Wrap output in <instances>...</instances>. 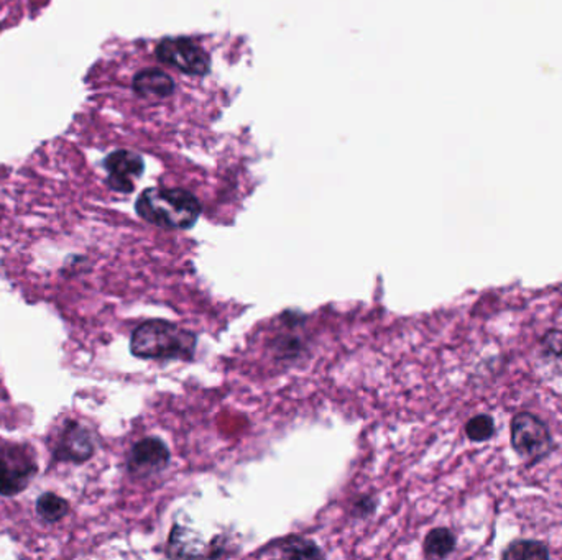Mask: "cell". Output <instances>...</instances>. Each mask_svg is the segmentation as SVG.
<instances>
[{"label": "cell", "mask_w": 562, "mask_h": 560, "mask_svg": "<svg viewBox=\"0 0 562 560\" xmlns=\"http://www.w3.org/2000/svg\"><path fill=\"white\" fill-rule=\"evenodd\" d=\"M547 557H549L547 547L537 541H517L510 544L508 549L503 552V559L535 560Z\"/></svg>", "instance_id": "13"}, {"label": "cell", "mask_w": 562, "mask_h": 560, "mask_svg": "<svg viewBox=\"0 0 562 560\" xmlns=\"http://www.w3.org/2000/svg\"><path fill=\"white\" fill-rule=\"evenodd\" d=\"M36 511H38L40 516L44 517V521L56 523L68 515L70 505H68V501L63 500L54 493H44L36 501Z\"/></svg>", "instance_id": "12"}, {"label": "cell", "mask_w": 562, "mask_h": 560, "mask_svg": "<svg viewBox=\"0 0 562 560\" xmlns=\"http://www.w3.org/2000/svg\"><path fill=\"white\" fill-rule=\"evenodd\" d=\"M94 452V442L87 429L78 423H70L63 431L60 444L56 447V457L70 462H86Z\"/></svg>", "instance_id": "8"}, {"label": "cell", "mask_w": 562, "mask_h": 560, "mask_svg": "<svg viewBox=\"0 0 562 560\" xmlns=\"http://www.w3.org/2000/svg\"><path fill=\"white\" fill-rule=\"evenodd\" d=\"M105 170L109 172V186L119 192H132L133 182L143 172V160L132 152H115L107 156Z\"/></svg>", "instance_id": "7"}, {"label": "cell", "mask_w": 562, "mask_h": 560, "mask_svg": "<svg viewBox=\"0 0 562 560\" xmlns=\"http://www.w3.org/2000/svg\"><path fill=\"white\" fill-rule=\"evenodd\" d=\"M35 474V457L25 446H0V495L14 496L24 492Z\"/></svg>", "instance_id": "3"}, {"label": "cell", "mask_w": 562, "mask_h": 560, "mask_svg": "<svg viewBox=\"0 0 562 560\" xmlns=\"http://www.w3.org/2000/svg\"><path fill=\"white\" fill-rule=\"evenodd\" d=\"M355 511H357V516L360 515V516H369V515H372L373 511H375V501L372 498H362V500H359V503L355 505Z\"/></svg>", "instance_id": "16"}, {"label": "cell", "mask_w": 562, "mask_h": 560, "mask_svg": "<svg viewBox=\"0 0 562 560\" xmlns=\"http://www.w3.org/2000/svg\"><path fill=\"white\" fill-rule=\"evenodd\" d=\"M170 448L158 437H145L139 440L130 450L127 468L130 474L139 478L163 472L170 464Z\"/></svg>", "instance_id": "6"}, {"label": "cell", "mask_w": 562, "mask_h": 560, "mask_svg": "<svg viewBox=\"0 0 562 560\" xmlns=\"http://www.w3.org/2000/svg\"><path fill=\"white\" fill-rule=\"evenodd\" d=\"M541 357L562 371V332L553 330L543 339Z\"/></svg>", "instance_id": "15"}, {"label": "cell", "mask_w": 562, "mask_h": 560, "mask_svg": "<svg viewBox=\"0 0 562 560\" xmlns=\"http://www.w3.org/2000/svg\"><path fill=\"white\" fill-rule=\"evenodd\" d=\"M280 555L288 559H318L322 557V552L316 544L304 537H288L280 543Z\"/></svg>", "instance_id": "11"}, {"label": "cell", "mask_w": 562, "mask_h": 560, "mask_svg": "<svg viewBox=\"0 0 562 560\" xmlns=\"http://www.w3.org/2000/svg\"><path fill=\"white\" fill-rule=\"evenodd\" d=\"M133 89L140 95L166 97L174 91V83L168 74L160 69H147L139 73L133 79Z\"/></svg>", "instance_id": "9"}, {"label": "cell", "mask_w": 562, "mask_h": 560, "mask_svg": "<svg viewBox=\"0 0 562 560\" xmlns=\"http://www.w3.org/2000/svg\"><path fill=\"white\" fill-rule=\"evenodd\" d=\"M466 434L470 440L474 442H485L490 439L495 434V423H493L492 416L488 414H478L476 418H472L466 424Z\"/></svg>", "instance_id": "14"}, {"label": "cell", "mask_w": 562, "mask_h": 560, "mask_svg": "<svg viewBox=\"0 0 562 560\" xmlns=\"http://www.w3.org/2000/svg\"><path fill=\"white\" fill-rule=\"evenodd\" d=\"M511 444L521 457L541 458L551 450V434L537 416L519 413L511 421Z\"/></svg>", "instance_id": "4"}, {"label": "cell", "mask_w": 562, "mask_h": 560, "mask_svg": "<svg viewBox=\"0 0 562 560\" xmlns=\"http://www.w3.org/2000/svg\"><path fill=\"white\" fill-rule=\"evenodd\" d=\"M196 345L194 332L166 320H147L130 339L132 354L143 360H190Z\"/></svg>", "instance_id": "1"}, {"label": "cell", "mask_w": 562, "mask_h": 560, "mask_svg": "<svg viewBox=\"0 0 562 560\" xmlns=\"http://www.w3.org/2000/svg\"><path fill=\"white\" fill-rule=\"evenodd\" d=\"M156 58L191 76H202L209 71L208 53L186 38H168L156 46Z\"/></svg>", "instance_id": "5"}, {"label": "cell", "mask_w": 562, "mask_h": 560, "mask_svg": "<svg viewBox=\"0 0 562 560\" xmlns=\"http://www.w3.org/2000/svg\"><path fill=\"white\" fill-rule=\"evenodd\" d=\"M456 547V537L446 527H436L424 539V554L428 557L442 559L448 557Z\"/></svg>", "instance_id": "10"}, {"label": "cell", "mask_w": 562, "mask_h": 560, "mask_svg": "<svg viewBox=\"0 0 562 560\" xmlns=\"http://www.w3.org/2000/svg\"><path fill=\"white\" fill-rule=\"evenodd\" d=\"M137 214L168 231H186L198 222L201 204L196 196L178 188H150L137 199Z\"/></svg>", "instance_id": "2"}]
</instances>
